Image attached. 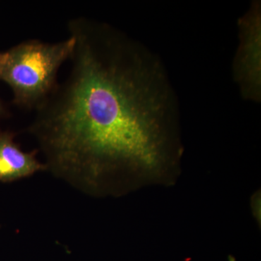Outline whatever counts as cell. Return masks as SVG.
Returning <instances> with one entry per match:
<instances>
[{
  "label": "cell",
  "mask_w": 261,
  "mask_h": 261,
  "mask_svg": "<svg viewBox=\"0 0 261 261\" xmlns=\"http://www.w3.org/2000/svg\"><path fill=\"white\" fill-rule=\"evenodd\" d=\"M68 30L69 73L36 108L28 130L47 171L97 195L108 178L161 166L171 97L159 65L123 33L86 18Z\"/></svg>",
  "instance_id": "6da1fadb"
},
{
  "label": "cell",
  "mask_w": 261,
  "mask_h": 261,
  "mask_svg": "<svg viewBox=\"0 0 261 261\" xmlns=\"http://www.w3.org/2000/svg\"><path fill=\"white\" fill-rule=\"evenodd\" d=\"M3 106H2L1 101H0V116H1L2 114H3Z\"/></svg>",
  "instance_id": "5b68a950"
},
{
  "label": "cell",
  "mask_w": 261,
  "mask_h": 261,
  "mask_svg": "<svg viewBox=\"0 0 261 261\" xmlns=\"http://www.w3.org/2000/svg\"><path fill=\"white\" fill-rule=\"evenodd\" d=\"M258 3L240 20V43L234 62L235 79L243 95L258 101L261 92V18Z\"/></svg>",
  "instance_id": "3957f363"
},
{
  "label": "cell",
  "mask_w": 261,
  "mask_h": 261,
  "mask_svg": "<svg viewBox=\"0 0 261 261\" xmlns=\"http://www.w3.org/2000/svg\"><path fill=\"white\" fill-rule=\"evenodd\" d=\"M37 151L24 152L12 132L0 133V182H12L47 171L44 163L37 159Z\"/></svg>",
  "instance_id": "277c9868"
},
{
  "label": "cell",
  "mask_w": 261,
  "mask_h": 261,
  "mask_svg": "<svg viewBox=\"0 0 261 261\" xmlns=\"http://www.w3.org/2000/svg\"><path fill=\"white\" fill-rule=\"evenodd\" d=\"M74 45L70 36L56 43L29 40L0 53V80L11 88L13 102L36 109L56 87L58 71Z\"/></svg>",
  "instance_id": "7a4b0ae2"
}]
</instances>
